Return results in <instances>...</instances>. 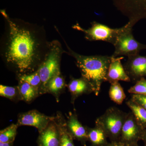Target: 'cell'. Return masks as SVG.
I'll return each mask as SVG.
<instances>
[{
  "label": "cell",
  "instance_id": "obj_1",
  "mask_svg": "<svg viewBox=\"0 0 146 146\" xmlns=\"http://www.w3.org/2000/svg\"><path fill=\"white\" fill-rule=\"evenodd\" d=\"M5 29L1 42V55L7 67L17 77L34 72L44 61L49 48L44 29L19 19L11 18L1 10Z\"/></svg>",
  "mask_w": 146,
  "mask_h": 146
},
{
  "label": "cell",
  "instance_id": "obj_2",
  "mask_svg": "<svg viewBox=\"0 0 146 146\" xmlns=\"http://www.w3.org/2000/svg\"><path fill=\"white\" fill-rule=\"evenodd\" d=\"M65 44L68 50V52H65L74 58L81 77L90 84L95 95L98 96L102 84L107 82L108 68L112 56L82 55L75 52Z\"/></svg>",
  "mask_w": 146,
  "mask_h": 146
},
{
  "label": "cell",
  "instance_id": "obj_3",
  "mask_svg": "<svg viewBox=\"0 0 146 146\" xmlns=\"http://www.w3.org/2000/svg\"><path fill=\"white\" fill-rule=\"evenodd\" d=\"M65 51L58 40L50 42L49 48L44 60L38 70L41 79L39 89V96L46 94L47 84L53 77L61 72L60 65L61 57Z\"/></svg>",
  "mask_w": 146,
  "mask_h": 146
},
{
  "label": "cell",
  "instance_id": "obj_4",
  "mask_svg": "<svg viewBox=\"0 0 146 146\" xmlns=\"http://www.w3.org/2000/svg\"><path fill=\"white\" fill-rule=\"evenodd\" d=\"M127 114L117 108H109L96 120L95 125L99 126L104 131L110 142L119 141Z\"/></svg>",
  "mask_w": 146,
  "mask_h": 146
},
{
  "label": "cell",
  "instance_id": "obj_5",
  "mask_svg": "<svg viewBox=\"0 0 146 146\" xmlns=\"http://www.w3.org/2000/svg\"><path fill=\"white\" fill-rule=\"evenodd\" d=\"M133 26L129 22L125 25V29L118 36L115 44L113 57L128 56L139 54L141 50L146 49V44L137 41L132 34Z\"/></svg>",
  "mask_w": 146,
  "mask_h": 146
},
{
  "label": "cell",
  "instance_id": "obj_6",
  "mask_svg": "<svg viewBox=\"0 0 146 146\" xmlns=\"http://www.w3.org/2000/svg\"><path fill=\"white\" fill-rule=\"evenodd\" d=\"M91 26L87 29L82 27L78 24L73 27V28L82 32L85 39L89 41H101L115 44L120 33L125 29L124 26L119 28H111L104 24L94 21L91 23Z\"/></svg>",
  "mask_w": 146,
  "mask_h": 146
},
{
  "label": "cell",
  "instance_id": "obj_7",
  "mask_svg": "<svg viewBox=\"0 0 146 146\" xmlns=\"http://www.w3.org/2000/svg\"><path fill=\"white\" fill-rule=\"evenodd\" d=\"M116 8L125 16L133 26L146 19V0H112Z\"/></svg>",
  "mask_w": 146,
  "mask_h": 146
},
{
  "label": "cell",
  "instance_id": "obj_8",
  "mask_svg": "<svg viewBox=\"0 0 146 146\" xmlns=\"http://www.w3.org/2000/svg\"><path fill=\"white\" fill-rule=\"evenodd\" d=\"M146 129L136 119L131 112L127 113L123 125L119 141L132 145H138L143 140Z\"/></svg>",
  "mask_w": 146,
  "mask_h": 146
},
{
  "label": "cell",
  "instance_id": "obj_9",
  "mask_svg": "<svg viewBox=\"0 0 146 146\" xmlns=\"http://www.w3.org/2000/svg\"><path fill=\"white\" fill-rule=\"evenodd\" d=\"M53 119L54 116H47L38 110H33L19 114L17 124L19 127L23 125L33 127L40 133Z\"/></svg>",
  "mask_w": 146,
  "mask_h": 146
},
{
  "label": "cell",
  "instance_id": "obj_10",
  "mask_svg": "<svg viewBox=\"0 0 146 146\" xmlns=\"http://www.w3.org/2000/svg\"><path fill=\"white\" fill-rule=\"evenodd\" d=\"M123 66L131 81L133 83L146 77V56L139 54L128 56Z\"/></svg>",
  "mask_w": 146,
  "mask_h": 146
},
{
  "label": "cell",
  "instance_id": "obj_11",
  "mask_svg": "<svg viewBox=\"0 0 146 146\" xmlns=\"http://www.w3.org/2000/svg\"><path fill=\"white\" fill-rule=\"evenodd\" d=\"M66 117V125L69 133L74 140H77L82 145L86 146L88 138L86 126H84L79 121L76 111L69 112Z\"/></svg>",
  "mask_w": 146,
  "mask_h": 146
},
{
  "label": "cell",
  "instance_id": "obj_12",
  "mask_svg": "<svg viewBox=\"0 0 146 146\" xmlns=\"http://www.w3.org/2000/svg\"><path fill=\"white\" fill-rule=\"evenodd\" d=\"M112 57L108 68L107 81L110 84L119 81L130 82V79L121 62V60L124 57H113L112 56Z\"/></svg>",
  "mask_w": 146,
  "mask_h": 146
},
{
  "label": "cell",
  "instance_id": "obj_13",
  "mask_svg": "<svg viewBox=\"0 0 146 146\" xmlns=\"http://www.w3.org/2000/svg\"><path fill=\"white\" fill-rule=\"evenodd\" d=\"M59 143V131L54 117L47 127L39 133L37 144L38 146H58Z\"/></svg>",
  "mask_w": 146,
  "mask_h": 146
},
{
  "label": "cell",
  "instance_id": "obj_14",
  "mask_svg": "<svg viewBox=\"0 0 146 146\" xmlns=\"http://www.w3.org/2000/svg\"><path fill=\"white\" fill-rule=\"evenodd\" d=\"M71 95V103L74 104L77 98L84 94L94 93L90 84L82 77L79 78H71L67 85Z\"/></svg>",
  "mask_w": 146,
  "mask_h": 146
},
{
  "label": "cell",
  "instance_id": "obj_15",
  "mask_svg": "<svg viewBox=\"0 0 146 146\" xmlns=\"http://www.w3.org/2000/svg\"><path fill=\"white\" fill-rule=\"evenodd\" d=\"M54 117V121L59 133V143L58 146H76L74 143V138L67 129L66 119L63 114L57 112Z\"/></svg>",
  "mask_w": 146,
  "mask_h": 146
},
{
  "label": "cell",
  "instance_id": "obj_16",
  "mask_svg": "<svg viewBox=\"0 0 146 146\" xmlns=\"http://www.w3.org/2000/svg\"><path fill=\"white\" fill-rule=\"evenodd\" d=\"M66 86L65 78L60 72L53 77L48 82L46 87V94H52L56 102H58L60 95L65 91Z\"/></svg>",
  "mask_w": 146,
  "mask_h": 146
},
{
  "label": "cell",
  "instance_id": "obj_17",
  "mask_svg": "<svg viewBox=\"0 0 146 146\" xmlns=\"http://www.w3.org/2000/svg\"><path fill=\"white\" fill-rule=\"evenodd\" d=\"M88 135V141L90 146H104L108 143V138L104 131L99 126L96 125L94 128L86 126Z\"/></svg>",
  "mask_w": 146,
  "mask_h": 146
},
{
  "label": "cell",
  "instance_id": "obj_18",
  "mask_svg": "<svg viewBox=\"0 0 146 146\" xmlns=\"http://www.w3.org/2000/svg\"><path fill=\"white\" fill-rule=\"evenodd\" d=\"M17 86L22 100L27 103H30L39 96V89L27 82L19 81Z\"/></svg>",
  "mask_w": 146,
  "mask_h": 146
},
{
  "label": "cell",
  "instance_id": "obj_19",
  "mask_svg": "<svg viewBox=\"0 0 146 146\" xmlns=\"http://www.w3.org/2000/svg\"><path fill=\"white\" fill-rule=\"evenodd\" d=\"M128 107L144 128H146V110L140 105L136 103L133 100H128L126 102Z\"/></svg>",
  "mask_w": 146,
  "mask_h": 146
},
{
  "label": "cell",
  "instance_id": "obj_20",
  "mask_svg": "<svg viewBox=\"0 0 146 146\" xmlns=\"http://www.w3.org/2000/svg\"><path fill=\"white\" fill-rule=\"evenodd\" d=\"M109 96L110 99L117 104L121 105L125 100L126 95L119 82L110 84Z\"/></svg>",
  "mask_w": 146,
  "mask_h": 146
},
{
  "label": "cell",
  "instance_id": "obj_21",
  "mask_svg": "<svg viewBox=\"0 0 146 146\" xmlns=\"http://www.w3.org/2000/svg\"><path fill=\"white\" fill-rule=\"evenodd\" d=\"M18 125L17 123L12 124L0 131V142L13 143L17 135Z\"/></svg>",
  "mask_w": 146,
  "mask_h": 146
},
{
  "label": "cell",
  "instance_id": "obj_22",
  "mask_svg": "<svg viewBox=\"0 0 146 146\" xmlns=\"http://www.w3.org/2000/svg\"><path fill=\"white\" fill-rule=\"evenodd\" d=\"M0 96L13 101L22 100L18 86L0 85Z\"/></svg>",
  "mask_w": 146,
  "mask_h": 146
},
{
  "label": "cell",
  "instance_id": "obj_23",
  "mask_svg": "<svg viewBox=\"0 0 146 146\" xmlns=\"http://www.w3.org/2000/svg\"><path fill=\"white\" fill-rule=\"evenodd\" d=\"M18 82H27L38 89L41 85V79L38 70L34 72L27 74L17 77Z\"/></svg>",
  "mask_w": 146,
  "mask_h": 146
},
{
  "label": "cell",
  "instance_id": "obj_24",
  "mask_svg": "<svg viewBox=\"0 0 146 146\" xmlns=\"http://www.w3.org/2000/svg\"><path fill=\"white\" fill-rule=\"evenodd\" d=\"M128 93L135 95L146 96V79L142 78L138 80L134 86H131L128 90Z\"/></svg>",
  "mask_w": 146,
  "mask_h": 146
},
{
  "label": "cell",
  "instance_id": "obj_25",
  "mask_svg": "<svg viewBox=\"0 0 146 146\" xmlns=\"http://www.w3.org/2000/svg\"><path fill=\"white\" fill-rule=\"evenodd\" d=\"M131 99L146 110V96L133 94Z\"/></svg>",
  "mask_w": 146,
  "mask_h": 146
},
{
  "label": "cell",
  "instance_id": "obj_26",
  "mask_svg": "<svg viewBox=\"0 0 146 146\" xmlns=\"http://www.w3.org/2000/svg\"><path fill=\"white\" fill-rule=\"evenodd\" d=\"M104 146H139L138 145H132V144H128L127 143H124L120 141H112V142H108V143L106 144Z\"/></svg>",
  "mask_w": 146,
  "mask_h": 146
},
{
  "label": "cell",
  "instance_id": "obj_27",
  "mask_svg": "<svg viewBox=\"0 0 146 146\" xmlns=\"http://www.w3.org/2000/svg\"><path fill=\"white\" fill-rule=\"evenodd\" d=\"M0 146H13V143H3L0 142Z\"/></svg>",
  "mask_w": 146,
  "mask_h": 146
},
{
  "label": "cell",
  "instance_id": "obj_28",
  "mask_svg": "<svg viewBox=\"0 0 146 146\" xmlns=\"http://www.w3.org/2000/svg\"><path fill=\"white\" fill-rule=\"evenodd\" d=\"M143 141H144V143H145V146H146V129L145 133H144L143 137Z\"/></svg>",
  "mask_w": 146,
  "mask_h": 146
}]
</instances>
